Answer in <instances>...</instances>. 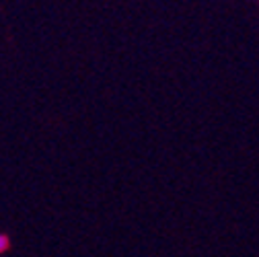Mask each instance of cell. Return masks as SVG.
I'll return each mask as SVG.
<instances>
[{"label": "cell", "instance_id": "obj_1", "mask_svg": "<svg viewBox=\"0 0 259 257\" xmlns=\"http://www.w3.org/2000/svg\"><path fill=\"white\" fill-rule=\"evenodd\" d=\"M7 249H9V239H7V235L0 233V253H5Z\"/></svg>", "mask_w": 259, "mask_h": 257}]
</instances>
